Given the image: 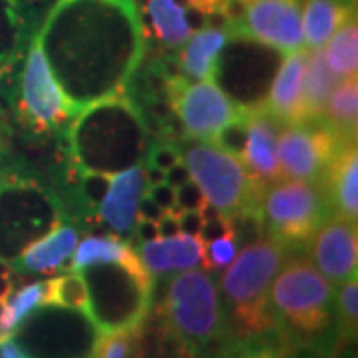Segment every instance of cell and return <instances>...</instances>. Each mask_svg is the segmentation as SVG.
Instances as JSON below:
<instances>
[{"instance_id":"obj_1","label":"cell","mask_w":358,"mask_h":358,"mask_svg":"<svg viewBox=\"0 0 358 358\" xmlns=\"http://www.w3.org/2000/svg\"><path fill=\"white\" fill-rule=\"evenodd\" d=\"M34 36L74 115L126 94L145 56L136 0H56Z\"/></svg>"},{"instance_id":"obj_2","label":"cell","mask_w":358,"mask_h":358,"mask_svg":"<svg viewBox=\"0 0 358 358\" xmlns=\"http://www.w3.org/2000/svg\"><path fill=\"white\" fill-rule=\"evenodd\" d=\"M164 279L150 308L157 317L162 358H219L229 334L213 273L197 267Z\"/></svg>"},{"instance_id":"obj_3","label":"cell","mask_w":358,"mask_h":358,"mask_svg":"<svg viewBox=\"0 0 358 358\" xmlns=\"http://www.w3.org/2000/svg\"><path fill=\"white\" fill-rule=\"evenodd\" d=\"M66 159L80 171L114 176L145 162L152 134L128 94L80 110L64 131Z\"/></svg>"},{"instance_id":"obj_4","label":"cell","mask_w":358,"mask_h":358,"mask_svg":"<svg viewBox=\"0 0 358 358\" xmlns=\"http://www.w3.org/2000/svg\"><path fill=\"white\" fill-rule=\"evenodd\" d=\"M273 333L289 350L338 345L334 289L310 259L293 253L277 273L268 293Z\"/></svg>"},{"instance_id":"obj_5","label":"cell","mask_w":358,"mask_h":358,"mask_svg":"<svg viewBox=\"0 0 358 358\" xmlns=\"http://www.w3.org/2000/svg\"><path fill=\"white\" fill-rule=\"evenodd\" d=\"M296 249L263 235L233 257L219 279V296L225 313L229 343L275 336L268 293L277 273Z\"/></svg>"},{"instance_id":"obj_6","label":"cell","mask_w":358,"mask_h":358,"mask_svg":"<svg viewBox=\"0 0 358 358\" xmlns=\"http://www.w3.org/2000/svg\"><path fill=\"white\" fill-rule=\"evenodd\" d=\"M70 221L52 183L24 166L0 162V259L13 263L22 249Z\"/></svg>"},{"instance_id":"obj_7","label":"cell","mask_w":358,"mask_h":358,"mask_svg":"<svg viewBox=\"0 0 358 358\" xmlns=\"http://www.w3.org/2000/svg\"><path fill=\"white\" fill-rule=\"evenodd\" d=\"M88 285L86 315L102 336L143 327L154 299V277L143 265L100 263L80 268Z\"/></svg>"},{"instance_id":"obj_8","label":"cell","mask_w":358,"mask_h":358,"mask_svg":"<svg viewBox=\"0 0 358 358\" xmlns=\"http://www.w3.org/2000/svg\"><path fill=\"white\" fill-rule=\"evenodd\" d=\"M261 215L267 235L301 249L334 213L322 183L281 179L261 192Z\"/></svg>"},{"instance_id":"obj_9","label":"cell","mask_w":358,"mask_h":358,"mask_svg":"<svg viewBox=\"0 0 358 358\" xmlns=\"http://www.w3.org/2000/svg\"><path fill=\"white\" fill-rule=\"evenodd\" d=\"M179 148L192 179L203 192L207 207L231 219L243 209L261 205V189L237 155L223 152L211 141H183Z\"/></svg>"},{"instance_id":"obj_10","label":"cell","mask_w":358,"mask_h":358,"mask_svg":"<svg viewBox=\"0 0 358 358\" xmlns=\"http://www.w3.org/2000/svg\"><path fill=\"white\" fill-rule=\"evenodd\" d=\"M13 338L24 358H96L102 334L82 310L40 305Z\"/></svg>"},{"instance_id":"obj_11","label":"cell","mask_w":358,"mask_h":358,"mask_svg":"<svg viewBox=\"0 0 358 358\" xmlns=\"http://www.w3.org/2000/svg\"><path fill=\"white\" fill-rule=\"evenodd\" d=\"M8 100L13 102L20 126L32 136L62 138L74 120V112L66 103L64 94L52 76L36 36H32L26 48L16 86Z\"/></svg>"},{"instance_id":"obj_12","label":"cell","mask_w":358,"mask_h":358,"mask_svg":"<svg viewBox=\"0 0 358 358\" xmlns=\"http://www.w3.org/2000/svg\"><path fill=\"white\" fill-rule=\"evenodd\" d=\"M277 136V162L281 176L305 181H324L329 166L341 148L357 140L338 136L322 120L285 124Z\"/></svg>"},{"instance_id":"obj_13","label":"cell","mask_w":358,"mask_h":358,"mask_svg":"<svg viewBox=\"0 0 358 358\" xmlns=\"http://www.w3.org/2000/svg\"><path fill=\"white\" fill-rule=\"evenodd\" d=\"M167 98L173 106L185 138L211 141L221 128L243 114L215 80H197L195 84L183 74L169 78Z\"/></svg>"},{"instance_id":"obj_14","label":"cell","mask_w":358,"mask_h":358,"mask_svg":"<svg viewBox=\"0 0 358 358\" xmlns=\"http://www.w3.org/2000/svg\"><path fill=\"white\" fill-rule=\"evenodd\" d=\"M229 32H243L281 54L305 48L301 8L289 0H251L241 22Z\"/></svg>"},{"instance_id":"obj_15","label":"cell","mask_w":358,"mask_h":358,"mask_svg":"<svg viewBox=\"0 0 358 358\" xmlns=\"http://www.w3.org/2000/svg\"><path fill=\"white\" fill-rule=\"evenodd\" d=\"M307 249L310 263L331 285H341L357 275L358 237L355 221L331 215L310 237Z\"/></svg>"},{"instance_id":"obj_16","label":"cell","mask_w":358,"mask_h":358,"mask_svg":"<svg viewBox=\"0 0 358 358\" xmlns=\"http://www.w3.org/2000/svg\"><path fill=\"white\" fill-rule=\"evenodd\" d=\"M36 32L34 10L28 0H0V94L10 98Z\"/></svg>"},{"instance_id":"obj_17","label":"cell","mask_w":358,"mask_h":358,"mask_svg":"<svg viewBox=\"0 0 358 358\" xmlns=\"http://www.w3.org/2000/svg\"><path fill=\"white\" fill-rule=\"evenodd\" d=\"M145 192L148 183L143 178L141 164L114 173L110 179L108 193L98 209L100 225L110 231V235L131 243L138 221V203Z\"/></svg>"},{"instance_id":"obj_18","label":"cell","mask_w":358,"mask_h":358,"mask_svg":"<svg viewBox=\"0 0 358 358\" xmlns=\"http://www.w3.org/2000/svg\"><path fill=\"white\" fill-rule=\"evenodd\" d=\"M247 117H249V136H247V145L241 155V162L249 178L263 192L271 183L282 179L281 167L277 162V136L285 124H281L275 115L268 114L265 108L247 112Z\"/></svg>"},{"instance_id":"obj_19","label":"cell","mask_w":358,"mask_h":358,"mask_svg":"<svg viewBox=\"0 0 358 358\" xmlns=\"http://www.w3.org/2000/svg\"><path fill=\"white\" fill-rule=\"evenodd\" d=\"M307 50L289 52L277 68L273 84L268 88L265 110L275 115L281 124H296L305 122L303 112V80L307 68Z\"/></svg>"},{"instance_id":"obj_20","label":"cell","mask_w":358,"mask_h":358,"mask_svg":"<svg viewBox=\"0 0 358 358\" xmlns=\"http://www.w3.org/2000/svg\"><path fill=\"white\" fill-rule=\"evenodd\" d=\"M136 253L152 277H169L187 268H203V243L199 237L178 233L140 243Z\"/></svg>"},{"instance_id":"obj_21","label":"cell","mask_w":358,"mask_h":358,"mask_svg":"<svg viewBox=\"0 0 358 358\" xmlns=\"http://www.w3.org/2000/svg\"><path fill=\"white\" fill-rule=\"evenodd\" d=\"M78 241H80L78 225L72 221H64L44 237L24 247L22 253L13 261L14 271L48 275L70 267V259L74 255Z\"/></svg>"},{"instance_id":"obj_22","label":"cell","mask_w":358,"mask_h":358,"mask_svg":"<svg viewBox=\"0 0 358 358\" xmlns=\"http://www.w3.org/2000/svg\"><path fill=\"white\" fill-rule=\"evenodd\" d=\"M334 215L357 223L358 217V152L357 141L338 150L322 181Z\"/></svg>"},{"instance_id":"obj_23","label":"cell","mask_w":358,"mask_h":358,"mask_svg":"<svg viewBox=\"0 0 358 358\" xmlns=\"http://www.w3.org/2000/svg\"><path fill=\"white\" fill-rule=\"evenodd\" d=\"M227 40L229 30L223 28L205 26L195 30L176 56L179 72L193 80H213L217 56L227 46Z\"/></svg>"},{"instance_id":"obj_24","label":"cell","mask_w":358,"mask_h":358,"mask_svg":"<svg viewBox=\"0 0 358 358\" xmlns=\"http://www.w3.org/2000/svg\"><path fill=\"white\" fill-rule=\"evenodd\" d=\"M350 18H355V0H305L303 36L308 50L322 48Z\"/></svg>"},{"instance_id":"obj_25","label":"cell","mask_w":358,"mask_h":358,"mask_svg":"<svg viewBox=\"0 0 358 358\" xmlns=\"http://www.w3.org/2000/svg\"><path fill=\"white\" fill-rule=\"evenodd\" d=\"M143 6L155 40L166 50H179L193 34L187 22V0H145Z\"/></svg>"},{"instance_id":"obj_26","label":"cell","mask_w":358,"mask_h":358,"mask_svg":"<svg viewBox=\"0 0 358 358\" xmlns=\"http://www.w3.org/2000/svg\"><path fill=\"white\" fill-rule=\"evenodd\" d=\"M100 263H124V265H140V257L136 249L128 243L117 239L115 235H88L82 241H78L74 255L70 259V268L90 267Z\"/></svg>"},{"instance_id":"obj_27","label":"cell","mask_w":358,"mask_h":358,"mask_svg":"<svg viewBox=\"0 0 358 358\" xmlns=\"http://www.w3.org/2000/svg\"><path fill=\"white\" fill-rule=\"evenodd\" d=\"M336 86V76L324 60V50L317 48L307 56L303 80V112L305 120H322L329 96Z\"/></svg>"},{"instance_id":"obj_28","label":"cell","mask_w":358,"mask_h":358,"mask_svg":"<svg viewBox=\"0 0 358 358\" xmlns=\"http://www.w3.org/2000/svg\"><path fill=\"white\" fill-rule=\"evenodd\" d=\"M322 122L333 128L338 136L357 140L358 122V80L345 78L329 96V102L322 114Z\"/></svg>"},{"instance_id":"obj_29","label":"cell","mask_w":358,"mask_h":358,"mask_svg":"<svg viewBox=\"0 0 358 358\" xmlns=\"http://www.w3.org/2000/svg\"><path fill=\"white\" fill-rule=\"evenodd\" d=\"M324 60L336 78H355L358 74V26L357 18L346 20L329 40Z\"/></svg>"},{"instance_id":"obj_30","label":"cell","mask_w":358,"mask_h":358,"mask_svg":"<svg viewBox=\"0 0 358 358\" xmlns=\"http://www.w3.org/2000/svg\"><path fill=\"white\" fill-rule=\"evenodd\" d=\"M42 305L72 308V310H88V285L80 271H66L62 275L48 279L44 287Z\"/></svg>"},{"instance_id":"obj_31","label":"cell","mask_w":358,"mask_h":358,"mask_svg":"<svg viewBox=\"0 0 358 358\" xmlns=\"http://www.w3.org/2000/svg\"><path fill=\"white\" fill-rule=\"evenodd\" d=\"M334 317H336V333L338 343L355 345L358 331V277L338 285V293L334 294Z\"/></svg>"},{"instance_id":"obj_32","label":"cell","mask_w":358,"mask_h":358,"mask_svg":"<svg viewBox=\"0 0 358 358\" xmlns=\"http://www.w3.org/2000/svg\"><path fill=\"white\" fill-rule=\"evenodd\" d=\"M219 358H289V348L277 336L227 343Z\"/></svg>"},{"instance_id":"obj_33","label":"cell","mask_w":358,"mask_h":358,"mask_svg":"<svg viewBox=\"0 0 358 358\" xmlns=\"http://www.w3.org/2000/svg\"><path fill=\"white\" fill-rule=\"evenodd\" d=\"M239 241L235 233L217 237L209 243H203V268L209 273L223 271L233 261V257L239 251Z\"/></svg>"},{"instance_id":"obj_34","label":"cell","mask_w":358,"mask_h":358,"mask_svg":"<svg viewBox=\"0 0 358 358\" xmlns=\"http://www.w3.org/2000/svg\"><path fill=\"white\" fill-rule=\"evenodd\" d=\"M140 329L102 336L96 358H140Z\"/></svg>"},{"instance_id":"obj_35","label":"cell","mask_w":358,"mask_h":358,"mask_svg":"<svg viewBox=\"0 0 358 358\" xmlns=\"http://www.w3.org/2000/svg\"><path fill=\"white\" fill-rule=\"evenodd\" d=\"M247 136H249V117H247V112H243L239 117L229 122L225 128L219 129L217 136L211 140V143H215L223 152L237 155L241 159L245 145H247Z\"/></svg>"},{"instance_id":"obj_36","label":"cell","mask_w":358,"mask_h":358,"mask_svg":"<svg viewBox=\"0 0 358 358\" xmlns=\"http://www.w3.org/2000/svg\"><path fill=\"white\" fill-rule=\"evenodd\" d=\"M179 162H181L179 141L154 138L152 143H150V148H148V154H145V162L143 164H150V166L159 167V169L167 171L169 167H173Z\"/></svg>"},{"instance_id":"obj_37","label":"cell","mask_w":358,"mask_h":358,"mask_svg":"<svg viewBox=\"0 0 358 358\" xmlns=\"http://www.w3.org/2000/svg\"><path fill=\"white\" fill-rule=\"evenodd\" d=\"M176 205H178V211H205L207 199L203 192L199 189V185L192 179L176 189Z\"/></svg>"},{"instance_id":"obj_38","label":"cell","mask_w":358,"mask_h":358,"mask_svg":"<svg viewBox=\"0 0 358 358\" xmlns=\"http://www.w3.org/2000/svg\"><path fill=\"white\" fill-rule=\"evenodd\" d=\"M350 343H338L331 348H294L289 358H350Z\"/></svg>"},{"instance_id":"obj_39","label":"cell","mask_w":358,"mask_h":358,"mask_svg":"<svg viewBox=\"0 0 358 358\" xmlns=\"http://www.w3.org/2000/svg\"><path fill=\"white\" fill-rule=\"evenodd\" d=\"M145 193L152 197V201H154L164 213H176V215L179 213L178 205H176V187L167 185L166 181L148 187V192Z\"/></svg>"},{"instance_id":"obj_40","label":"cell","mask_w":358,"mask_h":358,"mask_svg":"<svg viewBox=\"0 0 358 358\" xmlns=\"http://www.w3.org/2000/svg\"><path fill=\"white\" fill-rule=\"evenodd\" d=\"M203 221H205V211H179L178 213L179 233L199 237V231H201V227H203Z\"/></svg>"},{"instance_id":"obj_41","label":"cell","mask_w":358,"mask_h":358,"mask_svg":"<svg viewBox=\"0 0 358 358\" xmlns=\"http://www.w3.org/2000/svg\"><path fill=\"white\" fill-rule=\"evenodd\" d=\"M159 237L157 231V223L155 221H148V219H138L136 221V229H134V239L138 243H150Z\"/></svg>"},{"instance_id":"obj_42","label":"cell","mask_w":358,"mask_h":358,"mask_svg":"<svg viewBox=\"0 0 358 358\" xmlns=\"http://www.w3.org/2000/svg\"><path fill=\"white\" fill-rule=\"evenodd\" d=\"M187 181H192V173H189L187 166L183 164V159L173 167H169L166 171V183L171 185V187H176V189H178L179 185L187 183Z\"/></svg>"},{"instance_id":"obj_43","label":"cell","mask_w":358,"mask_h":358,"mask_svg":"<svg viewBox=\"0 0 358 358\" xmlns=\"http://www.w3.org/2000/svg\"><path fill=\"white\" fill-rule=\"evenodd\" d=\"M162 215H164V211L152 201V197L148 193H143L140 203H138V219H148V221H155L157 223V219L162 217Z\"/></svg>"},{"instance_id":"obj_44","label":"cell","mask_w":358,"mask_h":358,"mask_svg":"<svg viewBox=\"0 0 358 358\" xmlns=\"http://www.w3.org/2000/svg\"><path fill=\"white\" fill-rule=\"evenodd\" d=\"M157 231H159V237H173V235H178V215L176 213H164L162 217L157 219Z\"/></svg>"},{"instance_id":"obj_45","label":"cell","mask_w":358,"mask_h":358,"mask_svg":"<svg viewBox=\"0 0 358 358\" xmlns=\"http://www.w3.org/2000/svg\"><path fill=\"white\" fill-rule=\"evenodd\" d=\"M143 178H145L148 187H152V185H157V183L166 181V171L159 169V167L150 166V164H143Z\"/></svg>"},{"instance_id":"obj_46","label":"cell","mask_w":358,"mask_h":358,"mask_svg":"<svg viewBox=\"0 0 358 358\" xmlns=\"http://www.w3.org/2000/svg\"><path fill=\"white\" fill-rule=\"evenodd\" d=\"M0 358H24L22 350L14 343V338H4L0 341Z\"/></svg>"},{"instance_id":"obj_47","label":"cell","mask_w":358,"mask_h":358,"mask_svg":"<svg viewBox=\"0 0 358 358\" xmlns=\"http://www.w3.org/2000/svg\"><path fill=\"white\" fill-rule=\"evenodd\" d=\"M14 275H0V301H6L14 291V285H16Z\"/></svg>"},{"instance_id":"obj_48","label":"cell","mask_w":358,"mask_h":358,"mask_svg":"<svg viewBox=\"0 0 358 358\" xmlns=\"http://www.w3.org/2000/svg\"><path fill=\"white\" fill-rule=\"evenodd\" d=\"M6 152H8V128H6L4 115L0 112V162L4 159Z\"/></svg>"},{"instance_id":"obj_49","label":"cell","mask_w":358,"mask_h":358,"mask_svg":"<svg viewBox=\"0 0 358 358\" xmlns=\"http://www.w3.org/2000/svg\"><path fill=\"white\" fill-rule=\"evenodd\" d=\"M223 4H227V2H239V4H249L251 0H221Z\"/></svg>"},{"instance_id":"obj_50","label":"cell","mask_w":358,"mask_h":358,"mask_svg":"<svg viewBox=\"0 0 358 358\" xmlns=\"http://www.w3.org/2000/svg\"><path fill=\"white\" fill-rule=\"evenodd\" d=\"M4 307H6V305H4V301H0V320H2V317H4Z\"/></svg>"}]
</instances>
